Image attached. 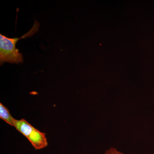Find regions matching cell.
Here are the masks:
<instances>
[{
  "label": "cell",
  "instance_id": "cell-1",
  "mask_svg": "<svg viewBox=\"0 0 154 154\" xmlns=\"http://www.w3.org/2000/svg\"><path fill=\"white\" fill-rule=\"evenodd\" d=\"M40 24L35 20L31 29L20 38H10L0 34V63H4L19 64L23 62V55L16 48L17 42L21 38H26L34 35L38 30Z\"/></svg>",
  "mask_w": 154,
  "mask_h": 154
},
{
  "label": "cell",
  "instance_id": "cell-2",
  "mask_svg": "<svg viewBox=\"0 0 154 154\" xmlns=\"http://www.w3.org/2000/svg\"><path fill=\"white\" fill-rule=\"evenodd\" d=\"M14 127L27 138L35 149L44 148L48 145L45 133L39 131L25 119H16Z\"/></svg>",
  "mask_w": 154,
  "mask_h": 154
},
{
  "label": "cell",
  "instance_id": "cell-3",
  "mask_svg": "<svg viewBox=\"0 0 154 154\" xmlns=\"http://www.w3.org/2000/svg\"><path fill=\"white\" fill-rule=\"evenodd\" d=\"M0 118L11 126L14 127L16 119L12 117L8 108L1 103H0Z\"/></svg>",
  "mask_w": 154,
  "mask_h": 154
},
{
  "label": "cell",
  "instance_id": "cell-4",
  "mask_svg": "<svg viewBox=\"0 0 154 154\" xmlns=\"http://www.w3.org/2000/svg\"><path fill=\"white\" fill-rule=\"evenodd\" d=\"M104 154H125L119 151L113 147L110 148L107 150Z\"/></svg>",
  "mask_w": 154,
  "mask_h": 154
}]
</instances>
